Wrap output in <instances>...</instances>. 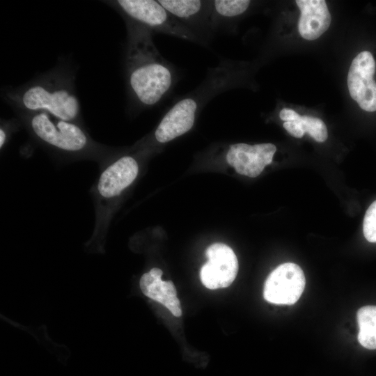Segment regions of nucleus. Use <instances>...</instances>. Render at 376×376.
<instances>
[{
  "label": "nucleus",
  "mask_w": 376,
  "mask_h": 376,
  "mask_svg": "<svg viewBox=\"0 0 376 376\" xmlns=\"http://www.w3.org/2000/svg\"><path fill=\"white\" fill-rule=\"evenodd\" d=\"M124 21L127 39L123 68L127 109L141 111L157 106L170 94L177 82L178 73L157 49L150 30Z\"/></svg>",
  "instance_id": "1"
},
{
  "label": "nucleus",
  "mask_w": 376,
  "mask_h": 376,
  "mask_svg": "<svg viewBox=\"0 0 376 376\" xmlns=\"http://www.w3.org/2000/svg\"><path fill=\"white\" fill-rule=\"evenodd\" d=\"M75 70L65 60L28 82L1 90L4 101L17 113L45 112L78 123L81 105L75 90Z\"/></svg>",
  "instance_id": "2"
},
{
  "label": "nucleus",
  "mask_w": 376,
  "mask_h": 376,
  "mask_svg": "<svg viewBox=\"0 0 376 376\" xmlns=\"http://www.w3.org/2000/svg\"><path fill=\"white\" fill-rule=\"evenodd\" d=\"M236 63L222 59L207 70L204 80L192 91L178 99L162 118L153 133L157 143H168L189 132L204 107L217 95L228 91L239 81Z\"/></svg>",
  "instance_id": "3"
},
{
  "label": "nucleus",
  "mask_w": 376,
  "mask_h": 376,
  "mask_svg": "<svg viewBox=\"0 0 376 376\" xmlns=\"http://www.w3.org/2000/svg\"><path fill=\"white\" fill-rule=\"evenodd\" d=\"M17 113L33 135L49 148L70 154L95 148L78 123L64 120L45 112Z\"/></svg>",
  "instance_id": "4"
},
{
  "label": "nucleus",
  "mask_w": 376,
  "mask_h": 376,
  "mask_svg": "<svg viewBox=\"0 0 376 376\" xmlns=\"http://www.w3.org/2000/svg\"><path fill=\"white\" fill-rule=\"evenodd\" d=\"M124 20L142 26L153 33H163L203 46L201 41L159 2L154 0L104 1Z\"/></svg>",
  "instance_id": "5"
},
{
  "label": "nucleus",
  "mask_w": 376,
  "mask_h": 376,
  "mask_svg": "<svg viewBox=\"0 0 376 376\" xmlns=\"http://www.w3.org/2000/svg\"><path fill=\"white\" fill-rule=\"evenodd\" d=\"M180 23L207 46L215 34L212 20V1L158 0Z\"/></svg>",
  "instance_id": "6"
},
{
  "label": "nucleus",
  "mask_w": 376,
  "mask_h": 376,
  "mask_svg": "<svg viewBox=\"0 0 376 376\" xmlns=\"http://www.w3.org/2000/svg\"><path fill=\"white\" fill-rule=\"evenodd\" d=\"M303 270L297 264L286 263L275 268L267 278L263 290L266 301L292 305L300 298L305 287Z\"/></svg>",
  "instance_id": "7"
},
{
  "label": "nucleus",
  "mask_w": 376,
  "mask_h": 376,
  "mask_svg": "<svg viewBox=\"0 0 376 376\" xmlns=\"http://www.w3.org/2000/svg\"><path fill=\"white\" fill-rule=\"evenodd\" d=\"M375 61L370 52L359 53L352 61L347 75V87L351 97L361 109L376 111V83L373 79Z\"/></svg>",
  "instance_id": "8"
},
{
  "label": "nucleus",
  "mask_w": 376,
  "mask_h": 376,
  "mask_svg": "<svg viewBox=\"0 0 376 376\" xmlns=\"http://www.w3.org/2000/svg\"><path fill=\"white\" fill-rule=\"evenodd\" d=\"M207 261L200 272L202 283L214 290L229 286L238 271V261L233 250L223 243H214L205 251Z\"/></svg>",
  "instance_id": "9"
},
{
  "label": "nucleus",
  "mask_w": 376,
  "mask_h": 376,
  "mask_svg": "<svg viewBox=\"0 0 376 376\" xmlns=\"http://www.w3.org/2000/svg\"><path fill=\"white\" fill-rule=\"evenodd\" d=\"M276 151V146L271 143H237L229 146L226 160L239 174L256 178L272 162Z\"/></svg>",
  "instance_id": "10"
},
{
  "label": "nucleus",
  "mask_w": 376,
  "mask_h": 376,
  "mask_svg": "<svg viewBox=\"0 0 376 376\" xmlns=\"http://www.w3.org/2000/svg\"><path fill=\"white\" fill-rule=\"evenodd\" d=\"M138 172V163L132 156L120 157L102 172L97 187L98 194L104 199L119 196L134 181Z\"/></svg>",
  "instance_id": "11"
},
{
  "label": "nucleus",
  "mask_w": 376,
  "mask_h": 376,
  "mask_svg": "<svg viewBox=\"0 0 376 376\" xmlns=\"http://www.w3.org/2000/svg\"><path fill=\"white\" fill-rule=\"evenodd\" d=\"M301 15L298 23L300 36L314 40L329 27L331 17L324 0H296Z\"/></svg>",
  "instance_id": "12"
},
{
  "label": "nucleus",
  "mask_w": 376,
  "mask_h": 376,
  "mask_svg": "<svg viewBox=\"0 0 376 376\" xmlns=\"http://www.w3.org/2000/svg\"><path fill=\"white\" fill-rule=\"evenodd\" d=\"M162 271L157 267L143 274L139 285L142 292L148 297L166 307L175 317L182 315L180 303L176 289L171 281L162 280Z\"/></svg>",
  "instance_id": "13"
},
{
  "label": "nucleus",
  "mask_w": 376,
  "mask_h": 376,
  "mask_svg": "<svg viewBox=\"0 0 376 376\" xmlns=\"http://www.w3.org/2000/svg\"><path fill=\"white\" fill-rule=\"evenodd\" d=\"M249 0L212 1V20L215 31L228 29V25L249 8Z\"/></svg>",
  "instance_id": "14"
},
{
  "label": "nucleus",
  "mask_w": 376,
  "mask_h": 376,
  "mask_svg": "<svg viewBox=\"0 0 376 376\" xmlns=\"http://www.w3.org/2000/svg\"><path fill=\"white\" fill-rule=\"evenodd\" d=\"M358 340L363 347L376 350V306H365L357 313Z\"/></svg>",
  "instance_id": "15"
},
{
  "label": "nucleus",
  "mask_w": 376,
  "mask_h": 376,
  "mask_svg": "<svg viewBox=\"0 0 376 376\" xmlns=\"http://www.w3.org/2000/svg\"><path fill=\"white\" fill-rule=\"evenodd\" d=\"M293 121L298 123L304 134L306 132L309 134L316 141L323 142L327 139V129L321 119L308 116H300L298 113Z\"/></svg>",
  "instance_id": "16"
},
{
  "label": "nucleus",
  "mask_w": 376,
  "mask_h": 376,
  "mask_svg": "<svg viewBox=\"0 0 376 376\" xmlns=\"http://www.w3.org/2000/svg\"><path fill=\"white\" fill-rule=\"evenodd\" d=\"M363 235L367 241L376 242V201L366 212L363 223Z\"/></svg>",
  "instance_id": "17"
},
{
  "label": "nucleus",
  "mask_w": 376,
  "mask_h": 376,
  "mask_svg": "<svg viewBox=\"0 0 376 376\" xmlns=\"http://www.w3.org/2000/svg\"><path fill=\"white\" fill-rule=\"evenodd\" d=\"M283 126L289 134L296 138H301L304 134L296 121L284 122Z\"/></svg>",
  "instance_id": "18"
},
{
  "label": "nucleus",
  "mask_w": 376,
  "mask_h": 376,
  "mask_svg": "<svg viewBox=\"0 0 376 376\" xmlns=\"http://www.w3.org/2000/svg\"><path fill=\"white\" fill-rule=\"evenodd\" d=\"M298 113L291 109L283 108L279 112V118L284 122L293 121Z\"/></svg>",
  "instance_id": "19"
}]
</instances>
